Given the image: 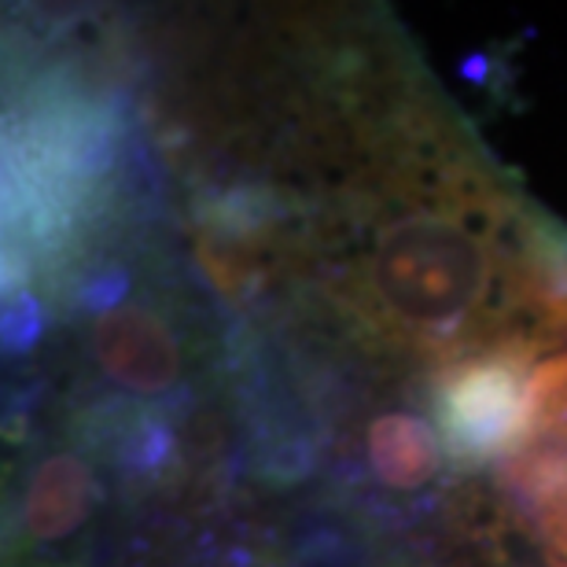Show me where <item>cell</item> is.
<instances>
[{
	"mask_svg": "<svg viewBox=\"0 0 567 567\" xmlns=\"http://www.w3.org/2000/svg\"><path fill=\"white\" fill-rule=\"evenodd\" d=\"M486 258L480 240L457 221L416 218L383 236L372 262V288L394 317L442 328L480 302Z\"/></svg>",
	"mask_w": 567,
	"mask_h": 567,
	"instance_id": "1",
	"label": "cell"
},
{
	"mask_svg": "<svg viewBox=\"0 0 567 567\" xmlns=\"http://www.w3.org/2000/svg\"><path fill=\"white\" fill-rule=\"evenodd\" d=\"M527 394L516 369L505 361L461 369L442 394V427L450 446L464 457L502 450L516 439V431L527 421Z\"/></svg>",
	"mask_w": 567,
	"mask_h": 567,
	"instance_id": "2",
	"label": "cell"
},
{
	"mask_svg": "<svg viewBox=\"0 0 567 567\" xmlns=\"http://www.w3.org/2000/svg\"><path fill=\"white\" fill-rule=\"evenodd\" d=\"M96 354L118 380L141 391H158L174 380L177 350L163 324L144 310L111 313L96 324Z\"/></svg>",
	"mask_w": 567,
	"mask_h": 567,
	"instance_id": "3",
	"label": "cell"
},
{
	"mask_svg": "<svg viewBox=\"0 0 567 567\" xmlns=\"http://www.w3.org/2000/svg\"><path fill=\"white\" fill-rule=\"evenodd\" d=\"M89 505V475L78 461L71 457H55L38 472L30 491V527L41 538L66 535L78 519H82Z\"/></svg>",
	"mask_w": 567,
	"mask_h": 567,
	"instance_id": "4",
	"label": "cell"
},
{
	"mask_svg": "<svg viewBox=\"0 0 567 567\" xmlns=\"http://www.w3.org/2000/svg\"><path fill=\"white\" fill-rule=\"evenodd\" d=\"M372 464L391 486H421L435 472V442L413 416H388L372 427Z\"/></svg>",
	"mask_w": 567,
	"mask_h": 567,
	"instance_id": "5",
	"label": "cell"
}]
</instances>
